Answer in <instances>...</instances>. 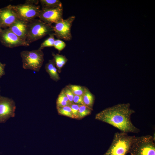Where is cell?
Returning <instances> with one entry per match:
<instances>
[{
    "label": "cell",
    "instance_id": "cell-1",
    "mask_svg": "<svg viewBox=\"0 0 155 155\" xmlns=\"http://www.w3.org/2000/svg\"><path fill=\"white\" fill-rule=\"evenodd\" d=\"M130 106L129 103H120L107 108L97 113L95 119L111 125L121 132L138 133L140 129L131 120L135 111Z\"/></svg>",
    "mask_w": 155,
    "mask_h": 155
},
{
    "label": "cell",
    "instance_id": "cell-2",
    "mask_svg": "<svg viewBox=\"0 0 155 155\" xmlns=\"http://www.w3.org/2000/svg\"><path fill=\"white\" fill-rule=\"evenodd\" d=\"M136 137L123 132L115 133L110 146L103 155H127Z\"/></svg>",
    "mask_w": 155,
    "mask_h": 155
},
{
    "label": "cell",
    "instance_id": "cell-3",
    "mask_svg": "<svg viewBox=\"0 0 155 155\" xmlns=\"http://www.w3.org/2000/svg\"><path fill=\"white\" fill-rule=\"evenodd\" d=\"M53 33V26L36 18L28 22L26 41L30 44Z\"/></svg>",
    "mask_w": 155,
    "mask_h": 155
},
{
    "label": "cell",
    "instance_id": "cell-4",
    "mask_svg": "<svg viewBox=\"0 0 155 155\" xmlns=\"http://www.w3.org/2000/svg\"><path fill=\"white\" fill-rule=\"evenodd\" d=\"M129 153L130 155H155L154 137L150 135L136 136Z\"/></svg>",
    "mask_w": 155,
    "mask_h": 155
},
{
    "label": "cell",
    "instance_id": "cell-5",
    "mask_svg": "<svg viewBox=\"0 0 155 155\" xmlns=\"http://www.w3.org/2000/svg\"><path fill=\"white\" fill-rule=\"evenodd\" d=\"M44 53L39 49L31 51H24L20 53L23 68L38 72L44 62Z\"/></svg>",
    "mask_w": 155,
    "mask_h": 155
},
{
    "label": "cell",
    "instance_id": "cell-6",
    "mask_svg": "<svg viewBox=\"0 0 155 155\" xmlns=\"http://www.w3.org/2000/svg\"><path fill=\"white\" fill-rule=\"evenodd\" d=\"M18 19L27 22L38 18L40 9L37 5L25 3L16 5H9Z\"/></svg>",
    "mask_w": 155,
    "mask_h": 155
},
{
    "label": "cell",
    "instance_id": "cell-7",
    "mask_svg": "<svg viewBox=\"0 0 155 155\" xmlns=\"http://www.w3.org/2000/svg\"><path fill=\"white\" fill-rule=\"evenodd\" d=\"M75 18V16H72L66 19H63L55 23L53 26L55 36L60 39L71 40L72 38L71 28Z\"/></svg>",
    "mask_w": 155,
    "mask_h": 155
},
{
    "label": "cell",
    "instance_id": "cell-8",
    "mask_svg": "<svg viewBox=\"0 0 155 155\" xmlns=\"http://www.w3.org/2000/svg\"><path fill=\"white\" fill-rule=\"evenodd\" d=\"M0 41L3 45L9 48L28 46L30 45L26 41L21 39L8 28L3 29L0 33Z\"/></svg>",
    "mask_w": 155,
    "mask_h": 155
},
{
    "label": "cell",
    "instance_id": "cell-9",
    "mask_svg": "<svg viewBox=\"0 0 155 155\" xmlns=\"http://www.w3.org/2000/svg\"><path fill=\"white\" fill-rule=\"evenodd\" d=\"M15 103L11 98L0 97V123L5 122L11 117L15 116Z\"/></svg>",
    "mask_w": 155,
    "mask_h": 155
},
{
    "label": "cell",
    "instance_id": "cell-10",
    "mask_svg": "<svg viewBox=\"0 0 155 155\" xmlns=\"http://www.w3.org/2000/svg\"><path fill=\"white\" fill-rule=\"evenodd\" d=\"M63 7L52 9L42 8L39 13V19L46 24L52 25L63 19Z\"/></svg>",
    "mask_w": 155,
    "mask_h": 155
},
{
    "label": "cell",
    "instance_id": "cell-11",
    "mask_svg": "<svg viewBox=\"0 0 155 155\" xmlns=\"http://www.w3.org/2000/svg\"><path fill=\"white\" fill-rule=\"evenodd\" d=\"M18 18L8 5L0 8V24L4 29L9 28Z\"/></svg>",
    "mask_w": 155,
    "mask_h": 155
},
{
    "label": "cell",
    "instance_id": "cell-12",
    "mask_svg": "<svg viewBox=\"0 0 155 155\" xmlns=\"http://www.w3.org/2000/svg\"><path fill=\"white\" fill-rule=\"evenodd\" d=\"M28 23V22L18 19L8 28L21 39L26 41Z\"/></svg>",
    "mask_w": 155,
    "mask_h": 155
},
{
    "label": "cell",
    "instance_id": "cell-13",
    "mask_svg": "<svg viewBox=\"0 0 155 155\" xmlns=\"http://www.w3.org/2000/svg\"><path fill=\"white\" fill-rule=\"evenodd\" d=\"M45 68L50 78L54 81L57 82L60 79L54 59L49 60L45 65Z\"/></svg>",
    "mask_w": 155,
    "mask_h": 155
},
{
    "label": "cell",
    "instance_id": "cell-14",
    "mask_svg": "<svg viewBox=\"0 0 155 155\" xmlns=\"http://www.w3.org/2000/svg\"><path fill=\"white\" fill-rule=\"evenodd\" d=\"M52 55L58 71L60 73L61 69L67 62L68 59L65 56L58 54L53 53Z\"/></svg>",
    "mask_w": 155,
    "mask_h": 155
},
{
    "label": "cell",
    "instance_id": "cell-15",
    "mask_svg": "<svg viewBox=\"0 0 155 155\" xmlns=\"http://www.w3.org/2000/svg\"><path fill=\"white\" fill-rule=\"evenodd\" d=\"M82 96L84 105L92 109L95 100L94 96L87 88L85 87L84 92Z\"/></svg>",
    "mask_w": 155,
    "mask_h": 155
},
{
    "label": "cell",
    "instance_id": "cell-16",
    "mask_svg": "<svg viewBox=\"0 0 155 155\" xmlns=\"http://www.w3.org/2000/svg\"><path fill=\"white\" fill-rule=\"evenodd\" d=\"M42 8L52 9L63 7L61 1L59 0H40Z\"/></svg>",
    "mask_w": 155,
    "mask_h": 155
},
{
    "label": "cell",
    "instance_id": "cell-17",
    "mask_svg": "<svg viewBox=\"0 0 155 155\" xmlns=\"http://www.w3.org/2000/svg\"><path fill=\"white\" fill-rule=\"evenodd\" d=\"M71 103L62 90L59 95L56 101L57 107L69 106Z\"/></svg>",
    "mask_w": 155,
    "mask_h": 155
},
{
    "label": "cell",
    "instance_id": "cell-18",
    "mask_svg": "<svg viewBox=\"0 0 155 155\" xmlns=\"http://www.w3.org/2000/svg\"><path fill=\"white\" fill-rule=\"evenodd\" d=\"M92 110V109L86 105H80L78 113L79 119H81L90 115L91 114Z\"/></svg>",
    "mask_w": 155,
    "mask_h": 155
},
{
    "label": "cell",
    "instance_id": "cell-19",
    "mask_svg": "<svg viewBox=\"0 0 155 155\" xmlns=\"http://www.w3.org/2000/svg\"><path fill=\"white\" fill-rule=\"evenodd\" d=\"M57 108L59 115L74 119L69 106L57 107Z\"/></svg>",
    "mask_w": 155,
    "mask_h": 155
},
{
    "label": "cell",
    "instance_id": "cell-20",
    "mask_svg": "<svg viewBox=\"0 0 155 155\" xmlns=\"http://www.w3.org/2000/svg\"><path fill=\"white\" fill-rule=\"evenodd\" d=\"M54 33L49 35V36L44 41L40 44L39 49L42 50L44 48L53 46L55 40Z\"/></svg>",
    "mask_w": 155,
    "mask_h": 155
},
{
    "label": "cell",
    "instance_id": "cell-21",
    "mask_svg": "<svg viewBox=\"0 0 155 155\" xmlns=\"http://www.w3.org/2000/svg\"><path fill=\"white\" fill-rule=\"evenodd\" d=\"M72 91L74 95L83 96L85 87L79 85H70L67 86Z\"/></svg>",
    "mask_w": 155,
    "mask_h": 155
},
{
    "label": "cell",
    "instance_id": "cell-22",
    "mask_svg": "<svg viewBox=\"0 0 155 155\" xmlns=\"http://www.w3.org/2000/svg\"><path fill=\"white\" fill-rule=\"evenodd\" d=\"M66 45L64 42L60 39H55L53 47L60 52L65 48Z\"/></svg>",
    "mask_w": 155,
    "mask_h": 155
},
{
    "label": "cell",
    "instance_id": "cell-23",
    "mask_svg": "<svg viewBox=\"0 0 155 155\" xmlns=\"http://www.w3.org/2000/svg\"><path fill=\"white\" fill-rule=\"evenodd\" d=\"M80 105L73 103L69 105L74 119H79L78 113Z\"/></svg>",
    "mask_w": 155,
    "mask_h": 155
},
{
    "label": "cell",
    "instance_id": "cell-24",
    "mask_svg": "<svg viewBox=\"0 0 155 155\" xmlns=\"http://www.w3.org/2000/svg\"><path fill=\"white\" fill-rule=\"evenodd\" d=\"M63 90L67 96L69 102L71 104L73 103V100L74 95L72 91L67 86L64 88Z\"/></svg>",
    "mask_w": 155,
    "mask_h": 155
},
{
    "label": "cell",
    "instance_id": "cell-25",
    "mask_svg": "<svg viewBox=\"0 0 155 155\" xmlns=\"http://www.w3.org/2000/svg\"><path fill=\"white\" fill-rule=\"evenodd\" d=\"M73 103L75 104L84 105L82 96L75 95L73 98Z\"/></svg>",
    "mask_w": 155,
    "mask_h": 155
},
{
    "label": "cell",
    "instance_id": "cell-26",
    "mask_svg": "<svg viewBox=\"0 0 155 155\" xmlns=\"http://www.w3.org/2000/svg\"><path fill=\"white\" fill-rule=\"evenodd\" d=\"M5 64L2 63L0 61V78L5 74Z\"/></svg>",
    "mask_w": 155,
    "mask_h": 155
},
{
    "label": "cell",
    "instance_id": "cell-27",
    "mask_svg": "<svg viewBox=\"0 0 155 155\" xmlns=\"http://www.w3.org/2000/svg\"><path fill=\"white\" fill-rule=\"evenodd\" d=\"M39 1L38 0H27L26 1L25 3L37 5Z\"/></svg>",
    "mask_w": 155,
    "mask_h": 155
},
{
    "label": "cell",
    "instance_id": "cell-28",
    "mask_svg": "<svg viewBox=\"0 0 155 155\" xmlns=\"http://www.w3.org/2000/svg\"><path fill=\"white\" fill-rule=\"evenodd\" d=\"M3 28H2L1 24H0V33L3 30Z\"/></svg>",
    "mask_w": 155,
    "mask_h": 155
},
{
    "label": "cell",
    "instance_id": "cell-29",
    "mask_svg": "<svg viewBox=\"0 0 155 155\" xmlns=\"http://www.w3.org/2000/svg\"><path fill=\"white\" fill-rule=\"evenodd\" d=\"M1 96V95H0V97Z\"/></svg>",
    "mask_w": 155,
    "mask_h": 155
}]
</instances>
